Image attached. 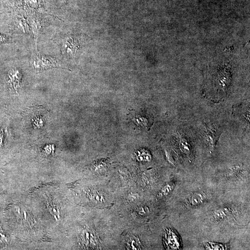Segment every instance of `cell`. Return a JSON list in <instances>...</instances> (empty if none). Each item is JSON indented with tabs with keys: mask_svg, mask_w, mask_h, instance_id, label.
<instances>
[{
	"mask_svg": "<svg viewBox=\"0 0 250 250\" xmlns=\"http://www.w3.org/2000/svg\"><path fill=\"white\" fill-rule=\"evenodd\" d=\"M7 38L5 36L0 34V44L4 43L7 41Z\"/></svg>",
	"mask_w": 250,
	"mask_h": 250,
	"instance_id": "obj_17",
	"label": "cell"
},
{
	"mask_svg": "<svg viewBox=\"0 0 250 250\" xmlns=\"http://www.w3.org/2000/svg\"><path fill=\"white\" fill-rule=\"evenodd\" d=\"M138 196L137 194H131L128 195V199L131 201H136L137 199Z\"/></svg>",
	"mask_w": 250,
	"mask_h": 250,
	"instance_id": "obj_16",
	"label": "cell"
},
{
	"mask_svg": "<svg viewBox=\"0 0 250 250\" xmlns=\"http://www.w3.org/2000/svg\"><path fill=\"white\" fill-rule=\"evenodd\" d=\"M30 64L34 70L39 71L60 66L59 60L56 58L36 53L32 55Z\"/></svg>",
	"mask_w": 250,
	"mask_h": 250,
	"instance_id": "obj_1",
	"label": "cell"
},
{
	"mask_svg": "<svg viewBox=\"0 0 250 250\" xmlns=\"http://www.w3.org/2000/svg\"><path fill=\"white\" fill-rule=\"evenodd\" d=\"M128 244H129L128 245H129V247L131 248V249L136 250V249H140V248H141L140 245H141L140 241H137L135 239L130 240V242H128Z\"/></svg>",
	"mask_w": 250,
	"mask_h": 250,
	"instance_id": "obj_15",
	"label": "cell"
},
{
	"mask_svg": "<svg viewBox=\"0 0 250 250\" xmlns=\"http://www.w3.org/2000/svg\"><path fill=\"white\" fill-rule=\"evenodd\" d=\"M180 148L181 151L185 154H189L191 152V147L190 145L185 142H181L180 144Z\"/></svg>",
	"mask_w": 250,
	"mask_h": 250,
	"instance_id": "obj_14",
	"label": "cell"
},
{
	"mask_svg": "<svg viewBox=\"0 0 250 250\" xmlns=\"http://www.w3.org/2000/svg\"><path fill=\"white\" fill-rule=\"evenodd\" d=\"M14 26L17 32L23 34H28L30 32V26L26 20L23 19H17L14 22Z\"/></svg>",
	"mask_w": 250,
	"mask_h": 250,
	"instance_id": "obj_7",
	"label": "cell"
},
{
	"mask_svg": "<svg viewBox=\"0 0 250 250\" xmlns=\"http://www.w3.org/2000/svg\"><path fill=\"white\" fill-rule=\"evenodd\" d=\"M204 139L208 146L211 149H214L219 136V133L211 127H206L204 131Z\"/></svg>",
	"mask_w": 250,
	"mask_h": 250,
	"instance_id": "obj_3",
	"label": "cell"
},
{
	"mask_svg": "<svg viewBox=\"0 0 250 250\" xmlns=\"http://www.w3.org/2000/svg\"><path fill=\"white\" fill-rule=\"evenodd\" d=\"M137 212L140 216H145L149 214L150 209L147 206H141L138 209Z\"/></svg>",
	"mask_w": 250,
	"mask_h": 250,
	"instance_id": "obj_13",
	"label": "cell"
},
{
	"mask_svg": "<svg viewBox=\"0 0 250 250\" xmlns=\"http://www.w3.org/2000/svg\"><path fill=\"white\" fill-rule=\"evenodd\" d=\"M175 186V184L174 183L171 182V183H168L162 188L161 190L158 194V196L159 197H162H162L168 196L172 192Z\"/></svg>",
	"mask_w": 250,
	"mask_h": 250,
	"instance_id": "obj_9",
	"label": "cell"
},
{
	"mask_svg": "<svg viewBox=\"0 0 250 250\" xmlns=\"http://www.w3.org/2000/svg\"><path fill=\"white\" fill-rule=\"evenodd\" d=\"M207 195L202 191H197L192 193L188 198L187 202L191 207H195L203 204L207 200Z\"/></svg>",
	"mask_w": 250,
	"mask_h": 250,
	"instance_id": "obj_4",
	"label": "cell"
},
{
	"mask_svg": "<svg viewBox=\"0 0 250 250\" xmlns=\"http://www.w3.org/2000/svg\"><path fill=\"white\" fill-rule=\"evenodd\" d=\"M21 73L17 69H12L9 72V83L11 87L15 91L17 90L20 88L21 83Z\"/></svg>",
	"mask_w": 250,
	"mask_h": 250,
	"instance_id": "obj_5",
	"label": "cell"
},
{
	"mask_svg": "<svg viewBox=\"0 0 250 250\" xmlns=\"http://www.w3.org/2000/svg\"><path fill=\"white\" fill-rule=\"evenodd\" d=\"M131 118L138 126L145 127L147 129L149 128L151 126V123L147 117L141 116L140 115H138L134 113L131 114Z\"/></svg>",
	"mask_w": 250,
	"mask_h": 250,
	"instance_id": "obj_8",
	"label": "cell"
},
{
	"mask_svg": "<svg viewBox=\"0 0 250 250\" xmlns=\"http://www.w3.org/2000/svg\"><path fill=\"white\" fill-rule=\"evenodd\" d=\"M40 24H40V22L39 20H31L32 30L33 33H34V35L36 39H37L38 35L39 34V31H40V29H41V25Z\"/></svg>",
	"mask_w": 250,
	"mask_h": 250,
	"instance_id": "obj_11",
	"label": "cell"
},
{
	"mask_svg": "<svg viewBox=\"0 0 250 250\" xmlns=\"http://www.w3.org/2000/svg\"><path fill=\"white\" fill-rule=\"evenodd\" d=\"M206 250H225L226 247L224 245L216 243L207 242L204 244Z\"/></svg>",
	"mask_w": 250,
	"mask_h": 250,
	"instance_id": "obj_10",
	"label": "cell"
},
{
	"mask_svg": "<svg viewBox=\"0 0 250 250\" xmlns=\"http://www.w3.org/2000/svg\"><path fill=\"white\" fill-rule=\"evenodd\" d=\"M79 48L77 40L71 37H68L61 42V50L62 54L66 56H74Z\"/></svg>",
	"mask_w": 250,
	"mask_h": 250,
	"instance_id": "obj_2",
	"label": "cell"
},
{
	"mask_svg": "<svg viewBox=\"0 0 250 250\" xmlns=\"http://www.w3.org/2000/svg\"><path fill=\"white\" fill-rule=\"evenodd\" d=\"M231 209L227 207H223L217 209L212 212V216L216 221H222L225 220L231 215Z\"/></svg>",
	"mask_w": 250,
	"mask_h": 250,
	"instance_id": "obj_6",
	"label": "cell"
},
{
	"mask_svg": "<svg viewBox=\"0 0 250 250\" xmlns=\"http://www.w3.org/2000/svg\"><path fill=\"white\" fill-rule=\"evenodd\" d=\"M138 159L140 161H142L149 162L151 160L152 156L151 154L146 151H142L139 152V154L138 155Z\"/></svg>",
	"mask_w": 250,
	"mask_h": 250,
	"instance_id": "obj_12",
	"label": "cell"
}]
</instances>
